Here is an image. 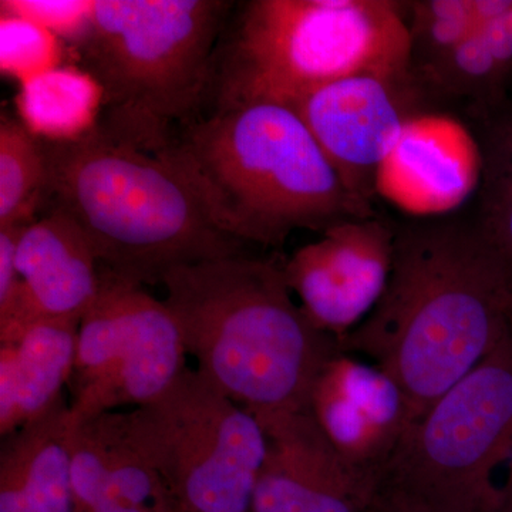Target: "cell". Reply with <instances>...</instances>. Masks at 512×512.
<instances>
[{
  "mask_svg": "<svg viewBox=\"0 0 512 512\" xmlns=\"http://www.w3.org/2000/svg\"><path fill=\"white\" fill-rule=\"evenodd\" d=\"M511 333H512V302H511Z\"/></svg>",
  "mask_w": 512,
  "mask_h": 512,
  "instance_id": "obj_29",
  "label": "cell"
},
{
  "mask_svg": "<svg viewBox=\"0 0 512 512\" xmlns=\"http://www.w3.org/2000/svg\"><path fill=\"white\" fill-rule=\"evenodd\" d=\"M60 37L29 20L0 18V67L3 74L23 84L63 66Z\"/></svg>",
  "mask_w": 512,
  "mask_h": 512,
  "instance_id": "obj_24",
  "label": "cell"
},
{
  "mask_svg": "<svg viewBox=\"0 0 512 512\" xmlns=\"http://www.w3.org/2000/svg\"><path fill=\"white\" fill-rule=\"evenodd\" d=\"M164 302L197 370L256 419L309 410L313 383L339 352L309 322L284 262L241 254L181 266L164 276Z\"/></svg>",
  "mask_w": 512,
  "mask_h": 512,
  "instance_id": "obj_2",
  "label": "cell"
},
{
  "mask_svg": "<svg viewBox=\"0 0 512 512\" xmlns=\"http://www.w3.org/2000/svg\"><path fill=\"white\" fill-rule=\"evenodd\" d=\"M511 302L512 268L476 224L407 225L382 298L338 348L392 377L413 423L511 335Z\"/></svg>",
  "mask_w": 512,
  "mask_h": 512,
  "instance_id": "obj_1",
  "label": "cell"
},
{
  "mask_svg": "<svg viewBox=\"0 0 512 512\" xmlns=\"http://www.w3.org/2000/svg\"><path fill=\"white\" fill-rule=\"evenodd\" d=\"M394 237L376 218H353L284 262L286 282L316 329L339 340L373 311L392 271Z\"/></svg>",
  "mask_w": 512,
  "mask_h": 512,
  "instance_id": "obj_10",
  "label": "cell"
},
{
  "mask_svg": "<svg viewBox=\"0 0 512 512\" xmlns=\"http://www.w3.org/2000/svg\"><path fill=\"white\" fill-rule=\"evenodd\" d=\"M187 350L167 303L100 266L84 313L69 390V424L153 402L187 367Z\"/></svg>",
  "mask_w": 512,
  "mask_h": 512,
  "instance_id": "obj_9",
  "label": "cell"
},
{
  "mask_svg": "<svg viewBox=\"0 0 512 512\" xmlns=\"http://www.w3.org/2000/svg\"><path fill=\"white\" fill-rule=\"evenodd\" d=\"M512 466V333L410 424L379 487L431 512H497Z\"/></svg>",
  "mask_w": 512,
  "mask_h": 512,
  "instance_id": "obj_7",
  "label": "cell"
},
{
  "mask_svg": "<svg viewBox=\"0 0 512 512\" xmlns=\"http://www.w3.org/2000/svg\"><path fill=\"white\" fill-rule=\"evenodd\" d=\"M258 421L266 456L252 512H370L379 480L346 463L309 410Z\"/></svg>",
  "mask_w": 512,
  "mask_h": 512,
  "instance_id": "obj_12",
  "label": "cell"
},
{
  "mask_svg": "<svg viewBox=\"0 0 512 512\" xmlns=\"http://www.w3.org/2000/svg\"><path fill=\"white\" fill-rule=\"evenodd\" d=\"M134 446L185 512H252L266 456L258 419L187 369L160 397L127 412Z\"/></svg>",
  "mask_w": 512,
  "mask_h": 512,
  "instance_id": "obj_8",
  "label": "cell"
},
{
  "mask_svg": "<svg viewBox=\"0 0 512 512\" xmlns=\"http://www.w3.org/2000/svg\"><path fill=\"white\" fill-rule=\"evenodd\" d=\"M478 25L460 45L419 70L420 86L476 101L481 119L507 103L512 74V0H476Z\"/></svg>",
  "mask_w": 512,
  "mask_h": 512,
  "instance_id": "obj_19",
  "label": "cell"
},
{
  "mask_svg": "<svg viewBox=\"0 0 512 512\" xmlns=\"http://www.w3.org/2000/svg\"><path fill=\"white\" fill-rule=\"evenodd\" d=\"M417 83L353 76L316 90L292 107L315 137L340 180L360 200L372 202L377 170L392 153L410 114L404 100Z\"/></svg>",
  "mask_w": 512,
  "mask_h": 512,
  "instance_id": "obj_11",
  "label": "cell"
},
{
  "mask_svg": "<svg viewBox=\"0 0 512 512\" xmlns=\"http://www.w3.org/2000/svg\"><path fill=\"white\" fill-rule=\"evenodd\" d=\"M19 86V119L39 140H77L99 123L103 90L80 67L60 66Z\"/></svg>",
  "mask_w": 512,
  "mask_h": 512,
  "instance_id": "obj_20",
  "label": "cell"
},
{
  "mask_svg": "<svg viewBox=\"0 0 512 512\" xmlns=\"http://www.w3.org/2000/svg\"><path fill=\"white\" fill-rule=\"evenodd\" d=\"M232 6L227 0H94L74 45L103 90L101 133L157 154L197 119Z\"/></svg>",
  "mask_w": 512,
  "mask_h": 512,
  "instance_id": "obj_6",
  "label": "cell"
},
{
  "mask_svg": "<svg viewBox=\"0 0 512 512\" xmlns=\"http://www.w3.org/2000/svg\"><path fill=\"white\" fill-rule=\"evenodd\" d=\"M80 320L42 319L0 339V436L52 412L66 399Z\"/></svg>",
  "mask_w": 512,
  "mask_h": 512,
  "instance_id": "obj_16",
  "label": "cell"
},
{
  "mask_svg": "<svg viewBox=\"0 0 512 512\" xmlns=\"http://www.w3.org/2000/svg\"><path fill=\"white\" fill-rule=\"evenodd\" d=\"M161 156L190 183L212 220L251 247L281 248L295 229L323 232L372 218L295 110L255 104L178 128Z\"/></svg>",
  "mask_w": 512,
  "mask_h": 512,
  "instance_id": "obj_3",
  "label": "cell"
},
{
  "mask_svg": "<svg viewBox=\"0 0 512 512\" xmlns=\"http://www.w3.org/2000/svg\"><path fill=\"white\" fill-rule=\"evenodd\" d=\"M480 180L474 134L451 117L417 114L377 170L375 190L406 214L437 217L461 207Z\"/></svg>",
  "mask_w": 512,
  "mask_h": 512,
  "instance_id": "obj_15",
  "label": "cell"
},
{
  "mask_svg": "<svg viewBox=\"0 0 512 512\" xmlns=\"http://www.w3.org/2000/svg\"><path fill=\"white\" fill-rule=\"evenodd\" d=\"M18 288L0 311V339L42 319L82 320L100 286L92 244L66 214L49 210L26 224L16 248Z\"/></svg>",
  "mask_w": 512,
  "mask_h": 512,
  "instance_id": "obj_14",
  "label": "cell"
},
{
  "mask_svg": "<svg viewBox=\"0 0 512 512\" xmlns=\"http://www.w3.org/2000/svg\"><path fill=\"white\" fill-rule=\"evenodd\" d=\"M481 234L512 268V106L510 101L481 119Z\"/></svg>",
  "mask_w": 512,
  "mask_h": 512,
  "instance_id": "obj_21",
  "label": "cell"
},
{
  "mask_svg": "<svg viewBox=\"0 0 512 512\" xmlns=\"http://www.w3.org/2000/svg\"><path fill=\"white\" fill-rule=\"evenodd\" d=\"M309 412L339 456L377 480L412 424L392 377L340 350L316 377Z\"/></svg>",
  "mask_w": 512,
  "mask_h": 512,
  "instance_id": "obj_13",
  "label": "cell"
},
{
  "mask_svg": "<svg viewBox=\"0 0 512 512\" xmlns=\"http://www.w3.org/2000/svg\"><path fill=\"white\" fill-rule=\"evenodd\" d=\"M94 0H2V16L29 20L55 33L62 40L76 42L92 18Z\"/></svg>",
  "mask_w": 512,
  "mask_h": 512,
  "instance_id": "obj_25",
  "label": "cell"
},
{
  "mask_svg": "<svg viewBox=\"0 0 512 512\" xmlns=\"http://www.w3.org/2000/svg\"><path fill=\"white\" fill-rule=\"evenodd\" d=\"M77 512L104 500L156 512L167 490L134 446L127 412L99 414L67 431Z\"/></svg>",
  "mask_w": 512,
  "mask_h": 512,
  "instance_id": "obj_17",
  "label": "cell"
},
{
  "mask_svg": "<svg viewBox=\"0 0 512 512\" xmlns=\"http://www.w3.org/2000/svg\"><path fill=\"white\" fill-rule=\"evenodd\" d=\"M69 403L3 437L0 512H77L70 467Z\"/></svg>",
  "mask_w": 512,
  "mask_h": 512,
  "instance_id": "obj_18",
  "label": "cell"
},
{
  "mask_svg": "<svg viewBox=\"0 0 512 512\" xmlns=\"http://www.w3.org/2000/svg\"><path fill=\"white\" fill-rule=\"evenodd\" d=\"M156 512H185L178 507L177 504L174 503L173 498L170 497V494H165L163 500L158 503Z\"/></svg>",
  "mask_w": 512,
  "mask_h": 512,
  "instance_id": "obj_28",
  "label": "cell"
},
{
  "mask_svg": "<svg viewBox=\"0 0 512 512\" xmlns=\"http://www.w3.org/2000/svg\"><path fill=\"white\" fill-rule=\"evenodd\" d=\"M497 512H512V466L508 471L507 480L503 487V497H501L500 507Z\"/></svg>",
  "mask_w": 512,
  "mask_h": 512,
  "instance_id": "obj_27",
  "label": "cell"
},
{
  "mask_svg": "<svg viewBox=\"0 0 512 512\" xmlns=\"http://www.w3.org/2000/svg\"><path fill=\"white\" fill-rule=\"evenodd\" d=\"M45 202L92 244L101 268L138 285H161L181 266L251 249L225 234L183 174L161 154L94 128L72 141L40 140Z\"/></svg>",
  "mask_w": 512,
  "mask_h": 512,
  "instance_id": "obj_4",
  "label": "cell"
},
{
  "mask_svg": "<svg viewBox=\"0 0 512 512\" xmlns=\"http://www.w3.org/2000/svg\"><path fill=\"white\" fill-rule=\"evenodd\" d=\"M46 158L22 121H0V228L30 224L45 202Z\"/></svg>",
  "mask_w": 512,
  "mask_h": 512,
  "instance_id": "obj_22",
  "label": "cell"
},
{
  "mask_svg": "<svg viewBox=\"0 0 512 512\" xmlns=\"http://www.w3.org/2000/svg\"><path fill=\"white\" fill-rule=\"evenodd\" d=\"M409 23L412 67L437 62L460 45L478 25L476 0H430L412 3Z\"/></svg>",
  "mask_w": 512,
  "mask_h": 512,
  "instance_id": "obj_23",
  "label": "cell"
},
{
  "mask_svg": "<svg viewBox=\"0 0 512 512\" xmlns=\"http://www.w3.org/2000/svg\"><path fill=\"white\" fill-rule=\"evenodd\" d=\"M370 512H431L406 495L379 487Z\"/></svg>",
  "mask_w": 512,
  "mask_h": 512,
  "instance_id": "obj_26",
  "label": "cell"
},
{
  "mask_svg": "<svg viewBox=\"0 0 512 512\" xmlns=\"http://www.w3.org/2000/svg\"><path fill=\"white\" fill-rule=\"evenodd\" d=\"M353 76L413 80L412 36L399 2L234 3L198 117L255 104L292 109L316 90Z\"/></svg>",
  "mask_w": 512,
  "mask_h": 512,
  "instance_id": "obj_5",
  "label": "cell"
}]
</instances>
